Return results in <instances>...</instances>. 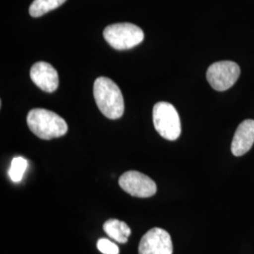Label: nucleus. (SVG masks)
I'll return each instance as SVG.
<instances>
[{"label":"nucleus","mask_w":254,"mask_h":254,"mask_svg":"<svg viewBox=\"0 0 254 254\" xmlns=\"http://www.w3.org/2000/svg\"><path fill=\"white\" fill-rule=\"evenodd\" d=\"M66 0H34L29 7L32 17H40L47 12L62 6Z\"/></svg>","instance_id":"9b49d317"},{"label":"nucleus","mask_w":254,"mask_h":254,"mask_svg":"<svg viewBox=\"0 0 254 254\" xmlns=\"http://www.w3.org/2000/svg\"><path fill=\"white\" fill-rule=\"evenodd\" d=\"M27 168V159L22 156H16L11 160L9 175L11 181L19 183L23 179V176Z\"/></svg>","instance_id":"f8f14e48"},{"label":"nucleus","mask_w":254,"mask_h":254,"mask_svg":"<svg viewBox=\"0 0 254 254\" xmlns=\"http://www.w3.org/2000/svg\"><path fill=\"white\" fill-rule=\"evenodd\" d=\"M240 75V67L234 62H218L212 64L206 72V78L211 87L218 91L232 88Z\"/></svg>","instance_id":"39448f33"},{"label":"nucleus","mask_w":254,"mask_h":254,"mask_svg":"<svg viewBox=\"0 0 254 254\" xmlns=\"http://www.w3.org/2000/svg\"><path fill=\"white\" fill-rule=\"evenodd\" d=\"M30 77L33 83L46 92H54L59 87V74L51 64L40 62L33 64L30 69Z\"/></svg>","instance_id":"6e6552de"},{"label":"nucleus","mask_w":254,"mask_h":254,"mask_svg":"<svg viewBox=\"0 0 254 254\" xmlns=\"http://www.w3.org/2000/svg\"><path fill=\"white\" fill-rule=\"evenodd\" d=\"M254 143V121L246 120L236 129L232 142V153L235 156L247 154Z\"/></svg>","instance_id":"1a4fd4ad"},{"label":"nucleus","mask_w":254,"mask_h":254,"mask_svg":"<svg viewBox=\"0 0 254 254\" xmlns=\"http://www.w3.org/2000/svg\"><path fill=\"white\" fill-rule=\"evenodd\" d=\"M97 249L103 254H119L118 246L108 238H100L97 241Z\"/></svg>","instance_id":"ddd939ff"},{"label":"nucleus","mask_w":254,"mask_h":254,"mask_svg":"<svg viewBox=\"0 0 254 254\" xmlns=\"http://www.w3.org/2000/svg\"><path fill=\"white\" fill-rule=\"evenodd\" d=\"M103 229L111 239L121 244H126L131 235V229L127 223L117 218L107 220L103 225Z\"/></svg>","instance_id":"9d476101"},{"label":"nucleus","mask_w":254,"mask_h":254,"mask_svg":"<svg viewBox=\"0 0 254 254\" xmlns=\"http://www.w3.org/2000/svg\"><path fill=\"white\" fill-rule=\"evenodd\" d=\"M119 185L123 190L137 198H150L157 190L156 184L149 176L136 171L124 173L119 179Z\"/></svg>","instance_id":"423d86ee"},{"label":"nucleus","mask_w":254,"mask_h":254,"mask_svg":"<svg viewBox=\"0 0 254 254\" xmlns=\"http://www.w3.org/2000/svg\"><path fill=\"white\" fill-rule=\"evenodd\" d=\"M154 128L168 140H176L181 135V122L177 110L168 102H158L153 109Z\"/></svg>","instance_id":"7ed1b4c3"},{"label":"nucleus","mask_w":254,"mask_h":254,"mask_svg":"<svg viewBox=\"0 0 254 254\" xmlns=\"http://www.w3.org/2000/svg\"><path fill=\"white\" fill-rule=\"evenodd\" d=\"M173 245L170 234L161 228H153L140 239L138 254H173Z\"/></svg>","instance_id":"0eeeda50"},{"label":"nucleus","mask_w":254,"mask_h":254,"mask_svg":"<svg viewBox=\"0 0 254 254\" xmlns=\"http://www.w3.org/2000/svg\"><path fill=\"white\" fill-rule=\"evenodd\" d=\"M27 123L34 135L46 140L61 137L68 131L64 119L47 109H31L27 114Z\"/></svg>","instance_id":"f03ea898"},{"label":"nucleus","mask_w":254,"mask_h":254,"mask_svg":"<svg viewBox=\"0 0 254 254\" xmlns=\"http://www.w3.org/2000/svg\"><path fill=\"white\" fill-rule=\"evenodd\" d=\"M104 38L114 49L127 50L139 45L144 39V33L136 25L119 23L106 27Z\"/></svg>","instance_id":"20e7f679"},{"label":"nucleus","mask_w":254,"mask_h":254,"mask_svg":"<svg viewBox=\"0 0 254 254\" xmlns=\"http://www.w3.org/2000/svg\"><path fill=\"white\" fill-rule=\"evenodd\" d=\"M93 95L101 112L111 120L121 118L125 112V101L118 85L108 77H98L93 85Z\"/></svg>","instance_id":"f257e3e1"}]
</instances>
